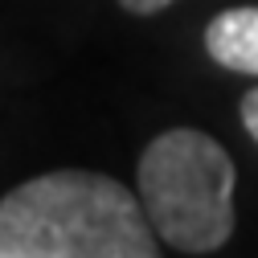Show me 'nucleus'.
<instances>
[{"mask_svg":"<svg viewBox=\"0 0 258 258\" xmlns=\"http://www.w3.org/2000/svg\"><path fill=\"white\" fill-rule=\"evenodd\" d=\"M242 123H246V132H250V140L258 144V86L242 99Z\"/></svg>","mask_w":258,"mask_h":258,"instance_id":"4","label":"nucleus"},{"mask_svg":"<svg viewBox=\"0 0 258 258\" xmlns=\"http://www.w3.org/2000/svg\"><path fill=\"white\" fill-rule=\"evenodd\" d=\"M140 201L160 242L213 254L234 234V160L213 136L172 127L140 156Z\"/></svg>","mask_w":258,"mask_h":258,"instance_id":"2","label":"nucleus"},{"mask_svg":"<svg viewBox=\"0 0 258 258\" xmlns=\"http://www.w3.org/2000/svg\"><path fill=\"white\" fill-rule=\"evenodd\" d=\"M205 49L217 66L258 78V9H225L205 29Z\"/></svg>","mask_w":258,"mask_h":258,"instance_id":"3","label":"nucleus"},{"mask_svg":"<svg viewBox=\"0 0 258 258\" xmlns=\"http://www.w3.org/2000/svg\"><path fill=\"white\" fill-rule=\"evenodd\" d=\"M119 5H123L127 13H136V17H152V13H160V9H168L172 0H119Z\"/></svg>","mask_w":258,"mask_h":258,"instance_id":"5","label":"nucleus"},{"mask_svg":"<svg viewBox=\"0 0 258 258\" xmlns=\"http://www.w3.org/2000/svg\"><path fill=\"white\" fill-rule=\"evenodd\" d=\"M0 258H160V234L127 184L61 168L0 201Z\"/></svg>","mask_w":258,"mask_h":258,"instance_id":"1","label":"nucleus"}]
</instances>
